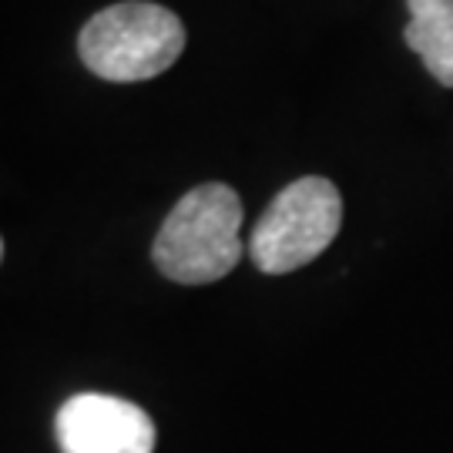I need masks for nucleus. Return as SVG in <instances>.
I'll use <instances>...</instances> for the list:
<instances>
[{"label": "nucleus", "instance_id": "3", "mask_svg": "<svg viewBox=\"0 0 453 453\" xmlns=\"http://www.w3.org/2000/svg\"><path fill=\"white\" fill-rule=\"evenodd\" d=\"M342 226L340 188L329 179L306 175L275 195L252 228L249 256L265 275H286L323 256Z\"/></svg>", "mask_w": 453, "mask_h": 453}, {"label": "nucleus", "instance_id": "4", "mask_svg": "<svg viewBox=\"0 0 453 453\" xmlns=\"http://www.w3.org/2000/svg\"><path fill=\"white\" fill-rule=\"evenodd\" d=\"M61 453H155V423L145 410L108 393L71 396L54 420Z\"/></svg>", "mask_w": 453, "mask_h": 453}, {"label": "nucleus", "instance_id": "6", "mask_svg": "<svg viewBox=\"0 0 453 453\" xmlns=\"http://www.w3.org/2000/svg\"><path fill=\"white\" fill-rule=\"evenodd\" d=\"M0 259H4V242H0Z\"/></svg>", "mask_w": 453, "mask_h": 453}, {"label": "nucleus", "instance_id": "5", "mask_svg": "<svg viewBox=\"0 0 453 453\" xmlns=\"http://www.w3.org/2000/svg\"><path fill=\"white\" fill-rule=\"evenodd\" d=\"M406 44L443 88H453V0H406Z\"/></svg>", "mask_w": 453, "mask_h": 453}, {"label": "nucleus", "instance_id": "2", "mask_svg": "<svg viewBox=\"0 0 453 453\" xmlns=\"http://www.w3.org/2000/svg\"><path fill=\"white\" fill-rule=\"evenodd\" d=\"M185 50V27L162 4L128 0L104 7L84 24L78 54L97 78L114 84L151 81Z\"/></svg>", "mask_w": 453, "mask_h": 453}, {"label": "nucleus", "instance_id": "1", "mask_svg": "<svg viewBox=\"0 0 453 453\" xmlns=\"http://www.w3.org/2000/svg\"><path fill=\"white\" fill-rule=\"evenodd\" d=\"M242 202L228 185L209 181L168 211L158 239L151 245L155 265L181 286L219 282L242 259Z\"/></svg>", "mask_w": 453, "mask_h": 453}]
</instances>
